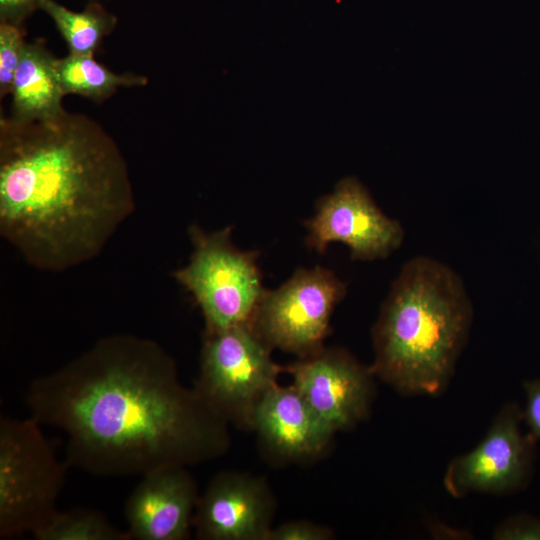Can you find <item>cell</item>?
<instances>
[{
	"label": "cell",
	"instance_id": "1",
	"mask_svg": "<svg viewBox=\"0 0 540 540\" xmlns=\"http://www.w3.org/2000/svg\"><path fill=\"white\" fill-rule=\"evenodd\" d=\"M25 402L33 419L66 435L68 467L95 476L187 467L229 448V422L181 383L161 345L132 334L103 337L35 378Z\"/></svg>",
	"mask_w": 540,
	"mask_h": 540
},
{
	"label": "cell",
	"instance_id": "2",
	"mask_svg": "<svg viewBox=\"0 0 540 540\" xmlns=\"http://www.w3.org/2000/svg\"><path fill=\"white\" fill-rule=\"evenodd\" d=\"M127 163L95 120L0 119V234L32 267L62 272L98 256L132 214Z\"/></svg>",
	"mask_w": 540,
	"mask_h": 540
},
{
	"label": "cell",
	"instance_id": "3",
	"mask_svg": "<svg viewBox=\"0 0 540 540\" xmlns=\"http://www.w3.org/2000/svg\"><path fill=\"white\" fill-rule=\"evenodd\" d=\"M472 314L453 269L427 256L407 261L373 327V374L404 395L439 394L452 377Z\"/></svg>",
	"mask_w": 540,
	"mask_h": 540
},
{
	"label": "cell",
	"instance_id": "4",
	"mask_svg": "<svg viewBox=\"0 0 540 540\" xmlns=\"http://www.w3.org/2000/svg\"><path fill=\"white\" fill-rule=\"evenodd\" d=\"M68 465L31 416L0 419V538L33 533L58 510Z\"/></svg>",
	"mask_w": 540,
	"mask_h": 540
},
{
	"label": "cell",
	"instance_id": "5",
	"mask_svg": "<svg viewBox=\"0 0 540 540\" xmlns=\"http://www.w3.org/2000/svg\"><path fill=\"white\" fill-rule=\"evenodd\" d=\"M231 232L230 226L207 233L192 225L189 262L172 273L200 308L205 332L250 324L266 290L258 253L235 247Z\"/></svg>",
	"mask_w": 540,
	"mask_h": 540
},
{
	"label": "cell",
	"instance_id": "6",
	"mask_svg": "<svg viewBox=\"0 0 540 540\" xmlns=\"http://www.w3.org/2000/svg\"><path fill=\"white\" fill-rule=\"evenodd\" d=\"M250 324L204 332L194 388L228 422L251 428L264 394L284 371Z\"/></svg>",
	"mask_w": 540,
	"mask_h": 540
},
{
	"label": "cell",
	"instance_id": "7",
	"mask_svg": "<svg viewBox=\"0 0 540 540\" xmlns=\"http://www.w3.org/2000/svg\"><path fill=\"white\" fill-rule=\"evenodd\" d=\"M346 284L320 266L300 268L280 287L265 290L250 325L273 348L298 358L322 349Z\"/></svg>",
	"mask_w": 540,
	"mask_h": 540
},
{
	"label": "cell",
	"instance_id": "8",
	"mask_svg": "<svg viewBox=\"0 0 540 540\" xmlns=\"http://www.w3.org/2000/svg\"><path fill=\"white\" fill-rule=\"evenodd\" d=\"M304 225L310 249L324 253L330 243L341 242L353 260L386 258L404 239L400 222L385 215L365 186L351 176L318 200L315 215Z\"/></svg>",
	"mask_w": 540,
	"mask_h": 540
},
{
	"label": "cell",
	"instance_id": "9",
	"mask_svg": "<svg viewBox=\"0 0 540 540\" xmlns=\"http://www.w3.org/2000/svg\"><path fill=\"white\" fill-rule=\"evenodd\" d=\"M291 384L334 432L364 420L374 394V374L349 352L325 348L284 367Z\"/></svg>",
	"mask_w": 540,
	"mask_h": 540
},
{
	"label": "cell",
	"instance_id": "10",
	"mask_svg": "<svg viewBox=\"0 0 540 540\" xmlns=\"http://www.w3.org/2000/svg\"><path fill=\"white\" fill-rule=\"evenodd\" d=\"M523 413L507 404L495 417L481 442L470 452L455 457L448 465L443 483L453 497L471 492L507 493L527 480L535 439L522 435Z\"/></svg>",
	"mask_w": 540,
	"mask_h": 540
},
{
	"label": "cell",
	"instance_id": "11",
	"mask_svg": "<svg viewBox=\"0 0 540 540\" xmlns=\"http://www.w3.org/2000/svg\"><path fill=\"white\" fill-rule=\"evenodd\" d=\"M274 511L273 495L263 479L223 471L199 496L193 527L201 540H267Z\"/></svg>",
	"mask_w": 540,
	"mask_h": 540
},
{
	"label": "cell",
	"instance_id": "12",
	"mask_svg": "<svg viewBox=\"0 0 540 540\" xmlns=\"http://www.w3.org/2000/svg\"><path fill=\"white\" fill-rule=\"evenodd\" d=\"M199 496L185 466H165L142 475L124 507L131 540L189 538Z\"/></svg>",
	"mask_w": 540,
	"mask_h": 540
},
{
	"label": "cell",
	"instance_id": "13",
	"mask_svg": "<svg viewBox=\"0 0 540 540\" xmlns=\"http://www.w3.org/2000/svg\"><path fill=\"white\" fill-rule=\"evenodd\" d=\"M251 429L265 451L282 461L319 456L335 434L292 384L278 383L258 402Z\"/></svg>",
	"mask_w": 540,
	"mask_h": 540
},
{
	"label": "cell",
	"instance_id": "14",
	"mask_svg": "<svg viewBox=\"0 0 540 540\" xmlns=\"http://www.w3.org/2000/svg\"><path fill=\"white\" fill-rule=\"evenodd\" d=\"M56 58L41 43H25L11 96V118L17 121L45 120L65 109L64 93L55 69Z\"/></svg>",
	"mask_w": 540,
	"mask_h": 540
},
{
	"label": "cell",
	"instance_id": "15",
	"mask_svg": "<svg viewBox=\"0 0 540 540\" xmlns=\"http://www.w3.org/2000/svg\"><path fill=\"white\" fill-rule=\"evenodd\" d=\"M55 69L61 89L66 94L81 95L101 101L119 87L144 86L148 79L135 74H116L98 63L93 55L71 54L56 58Z\"/></svg>",
	"mask_w": 540,
	"mask_h": 540
},
{
	"label": "cell",
	"instance_id": "16",
	"mask_svg": "<svg viewBox=\"0 0 540 540\" xmlns=\"http://www.w3.org/2000/svg\"><path fill=\"white\" fill-rule=\"evenodd\" d=\"M40 8L54 21L71 54L94 55L101 40L115 25V18L100 7L74 12L54 0H42Z\"/></svg>",
	"mask_w": 540,
	"mask_h": 540
},
{
	"label": "cell",
	"instance_id": "17",
	"mask_svg": "<svg viewBox=\"0 0 540 540\" xmlns=\"http://www.w3.org/2000/svg\"><path fill=\"white\" fill-rule=\"evenodd\" d=\"M32 535L37 540H131L127 530L117 528L103 514L87 508L57 510Z\"/></svg>",
	"mask_w": 540,
	"mask_h": 540
},
{
	"label": "cell",
	"instance_id": "18",
	"mask_svg": "<svg viewBox=\"0 0 540 540\" xmlns=\"http://www.w3.org/2000/svg\"><path fill=\"white\" fill-rule=\"evenodd\" d=\"M24 36L20 26L1 22L0 24V96L11 94L13 81L19 65Z\"/></svg>",
	"mask_w": 540,
	"mask_h": 540
},
{
	"label": "cell",
	"instance_id": "19",
	"mask_svg": "<svg viewBox=\"0 0 540 540\" xmlns=\"http://www.w3.org/2000/svg\"><path fill=\"white\" fill-rule=\"evenodd\" d=\"M333 532L307 521H292L272 528L267 540H328Z\"/></svg>",
	"mask_w": 540,
	"mask_h": 540
},
{
	"label": "cell",
	"instance_id": "20",
	"mask_svg": "<svg viewBox=\"0 0 540 540\" xmlns=\"http://www.w3.org/2000/svg\"><path fill=\"white\" fill-rule=\"evenodd\" d=\"M496 540H540V522L529 516H517L505 520L494 531Z\"/></svg>",
	"mask_w": 540,
	"mask_h": 540
},
{
	"label": "cell",
	"instance_id": "21",
	"mask_svg": "<svg viewBox=\"0 0 540 540\" xmlns=\"http://www.w3.org/2000/svg\"><path fill=\"white\" fill-rule=\"evenodd\" d=\"M527 396L526 409L523 417L530 429V435L540 439V379L524 383Z\"/></svg>",
	"mask_w": 540,
	"mask_h": 540
},
{
	"label": "cell",
	"instance_id": "22",
	"mask_svg": "<svg viewBox=\"0 0 540 540\" xmlns=\"http://www.w3.org/2000/svg\"><path fill=\"white\" fill-rule=\"evenodd\" d=\"M42 0H0V21L20 26L22 21L36 8H40Z\"/></svg>",
	"mask_w": 540,
	"mask_h": 540
}]
</instances>
